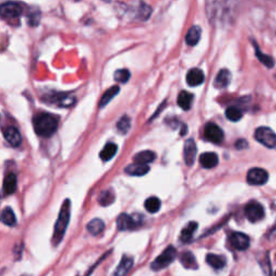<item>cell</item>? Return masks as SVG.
Here are the masks:
<instances>
[{
    "mask_svg": "<svg viewBox=\"0 0 276 276\" xmlns=\"http://www.w3.org/2000/svg\"><path fill=\"white\" fill-rule=\"evenodd\" d=\"M197 229H198L197 222H189L180 233V241L183 243H189L192 240L193 234L197 231Z\"/></svg>",
    "mask_w": 276,
    "mask_h": 276,
    "instance_id": "21",
    "label": "cell"
},
{
    "mask_svg": "<svg viewBox=\"0 0 276 276\" xmlns=\"http://www.w3.org/2000/svg\"><path fill=\"white\" fill-rule=\"evenodd\" d=\"M267 179H269V174L263 168L255 167L251 168L247 173V181L249 185L261 186L266 183Z\"/></svg>",
    "mask_w": 276,
    "mask_h": 276,
    "instance_id": "6",
    "label": "cell"
},
{
    "mask_svg": "<svg viewBox=\"0 0 276 276\" xmlns=\"http://www.w3.org/2000/svg\"><path fill=\"white\" fill-rule=\"evenodd\" d=\"M156 159V153L150 151V150H145L141 151L135 154L134 157V162L138 164H144V165H148L151 162L154 161Z\"/></svg>",
    "mask_w": 276,
    "mask_h": 276,
    "instance_id": "17",
    "label": "cell"
},
{
    "mask_svg": "<svg viewBox=\"0 0 276 276\" xmlns=\"http://www.w3.org/2000/svg\"><path fill=\"white\" fill-rule=\"evenodd\" d=\"M204 136L208 142L213 144H221L224 138L222 129L215 123H207L205 125Z\"/></svg>",
    "mask_w": 276,
    "mask_h": 276,
    "instance_id": "7",
    "label": "cell"
},
{
    "mask_svg": "<svg viewBox=\"0 0 276 276\" xmlns=\"http://www.w3.org/2000/svg\"><path fill=\"white\" fill-rule=\"evenodd\" d=\"M59 126V120L50 113L41 112L34 118L35 132L42 137L52 136Z\"/></svg>",
    "mask_w": 276,
    "mask_h": 276,
    "instance_id": "1",
    "label": "cell"
},
{
    "mask_svg": "<svg viewBox=\"0 0 276 276\" xmlns=\"http://www.w3.org/2000/svg\"><path fill=\"white\" fill-rule=\"evenodd\" d=\"M69 219H70V201L69 200H65L63 203L61 212L58 218V221L55 223V228H54V234H53V244L54 246L59 245L62 242L64 234L66 232L67 225L69 223Z\"/></svg>",
    "mask_w": 276,
    "mask_h": 276,
    "instance_id": "2",
    "label": "cell"
},
{
    "mask_svg": "<svg viewBox=\"0 0 276 276\" xmlns=\"http://www.w3.org/2000/svg\"><path fill=\"white\" fill-rule=\"evenodd\" d=\"M22 14V8L16 3H5L0 7V15L4 19H16Z\"/></svg>",
    "mask_w": 276,
    "mask_h": 276,
    "instance_id": "8",
    "label": "cell"
},
{
    "mask_svg": "<svg viewBox=\"0 0 276 276\" xmlns=\"http://www.w3.org/2000/svg\"><path fill=\"white\" fill-rule=\"evenodd\" d=\"M218 162L219 159L215 152H205L200 156V163L204 168H214L217 166Z\"/></svg>",
    "mask_w": 276,
    "mask_h": 276,
    "instance_id": "14",
    "label": "cell"
},
{
    "mask_svg": "<svg viewBox=\"0 0 276 276\" xmlns=\"http://www.w3.org/2000/svg\"><path fill=\"white\" fill-rule=\"evenodd\" d=\"M202 29L200 26H192L186 36V41L189 45H196L201 39Z\"/></svg>",
    "mask_w": 276,
    "mask_h": 276,
    "instance_id": "20",
    "label": "cell"
},
{
    "mask_svg": "<svg viewBox=\"0 0 276 276\" xmlns=\"http://www.w3.org/2000/svg\"><path fill=\"white\" fill-rule=\"evenodd\" d=\"M115 192L111 189L108 190H104L101 192V194L99 196V203L102 206H108L110 204H112L113 202H115Z\"/></svg>",
    "mask_w": 276,
    "mask_h": 276,
    "instance_id": "28",
    "label": "cell"
},
{
    "mask_svg": "<svg viewBox=\"0 0 276 276\" xmlns=\"http://www.w3.org/2000/svg\"><path fill=\"white\" fill-rule=\"evenodd\" d=\"M3 134L4 137L6 138V141L9 143L12 147L14 148L20 147V145L22 144V135L18 128L14 126H8L4 128Z\"/></svg>",
    "mask_w": 276,
    "mask_h": 276,
    "instance_id": "11",
    "label": "cell"
},
{
    "mask_svg": "<svg viewBox=\"0 0 276 276\" xmlns=\"http://www.w3.org/2000/svg\"><path fill=\"white\" fill-rule=\"evenodd\" d=\"M149 166L148 165H144V164H129L128 166L125 167V173L131 175V176H144L149 172Z\"/></svg>",
    "mask_w": 276,
    "mask_h": 276,
    "instance_id": "18",
    "label": "cell"
},
{
    "mask_svg": "<svg viewBox=\"0 0 276 276\" xmlns=\"http://www.w3.org/2000/svg\"><path fill=\"white\" fill-rule=\"evenodd\" d=\"M225 117L228 118L232 122H238L243 118V112L235 106H231L226 108L225 110Z\"/></svg>",
    "mask_w": 276,
    "mask_h": 276,
    "instance_id": "31",
    "label": "cell"
},
{
    "mask_svg": "<svg viewBox=\"0 0 276 276\" xmlns=\"http://www.w3.org/2000/svg\"><path fill=\"white\" fill-rule=\"evenodd\" d=\"M105 229V223L102 219H93L86 225V230L90 232L92 235H99L101 234Z\"/></svg>",
    "mask_w": 276,
    "mask_h": 276,
    "instance_id": "26",
    "label": "cell"
},
{
    "mask_svg": "<svg viewBox=\"0 0 276 276\" xmlns=\"http://www.w3.org/2000/svg\"><path fill=\"white\" fill-rule=\"evenodd\" d=\"M129 77H131V72H129L127 69H119L115 72V80L117 81V82L126 83Z\"/></svg>",
    "mask_w": 276,
    "mask_h": 276,
    "instance_id": "34",
    "label": "cell"
},
{
    "mask_svg": "<svg viewBox=\"0 0 276 276\" xmlns=\"http://www.w3.org/2000/svg\"><path fill=\"white\" fill-rule=\"evenodd\" d=\"M204 79H205L204 72H203V70H201L200 68L190 69L186 77L187 83H188L190 86H198L202 84L203 82H204Z\"/></svg>",
    "mask_w": 276,
    "mask_h": 276,
    "instance_id": "13",
    "label": "cell"
},
{
    "mask_svg": "<svg viewBox=\"0 0 276 276\" xmlns=\"http://www.w3.org/2000/svg\"><path fill=\"white\" fill-rule=\"evenodd\" d=\"M129 127H131V119H129L127 116L122 117L118 121L117 128L121 134H126L128 132Z\"/></svg>",
    "mask_w": 276,
    "mask_h": 276,
    "instance_id": "33",
    "label": "cell"
},
{
    "mask_svg": "<svg viewBox=\"0 0 276 276\" xmlns=\"http://www.w3.org/2000/svg\"><path fill=\"white\" fill-rule=\"evenodd\" d=\"M180 262L186 267V269H190V270L198 269V263L196 260V257H194L193 254L190 253V251H186V253H183L181 255Z\"/></svg>",
    "mask_w": 276,
    "mask_h": 276,
    "instance_id": "23",
    "label": "cell"
},
{
    "mask_svg": "<svg viewBox=\"0 0 276 276\" xmlns=\"http://www.w3.org/2000/svg\"><path fill=\"white\" fill-rule=\"evenodd\" d=\"M192 101H193V95L191 93L187 92V91H181L179 93V95H178L177 104L181 109L187 111L191 108Z\"/></svg>",
    "mask_w": 276,
    "mask_h": 276,
    "instance_id": "19",
    "label": "cell"
},
{
    "mask_svg": "<svg viewBox=\"0 0 276 276\" xmlns=\"http://www.w3.org/2000/svg\"><path fill=\"white\" fill-rule=\"evenodd\" d=\"M255 48H256V55H257V58L259 60H260V62L262 64H264L267 68H272L274 66V60L271 58V56L263 54L260 50H259V48L257 47V44H255Z\"/></svg>",
    "mask_w": 276,
    "mask_h": 276,
    "instance_id": "32",
    "label": "cell"
},
{
    "mask_svg": "<svg viewBox=\"0 0 276 276\" xmlns=\"http://www.w3.org/2000/svg\"><path fill=\"white\" fill-rule=\"evenodd\" d=\"M117 151H118V146L116 144L109 143L105 146L104 149L101 151L100 157L103 161H109L116 156Z\"/></svg>",
    "mask_w": 276,
    "mask_h": 276,
    "instance_id": "25",
    "label": "cell"
},
{
    "mask_svg": "<svg viewBox=\"0 0 276 276\" xmlns=\"http://www.w3.org/2000/svg\"><path fill=\"white\" fill-rule=\"evenodd\" d=\"M247 146H248V144H247V142L245 140H240V141H238L237 143H235V148L239 149V150L247 148Z\"/></svg>",
    "mask_w": 276,
    "mask_h": 276,
    "instance_id": "35",
    "label": "cell"
},
{
    "mask_svg": "<svg viewBox=\"0 0 276 276\" xmlns=\"http://www.w3.org/2000/svg\"><path fill=\"white\" fill-rule=\"evenodd\" d=\"M140 224L133 216H129L127 214H121L117 219V226L120 231L133 230Z\"/></svg>",
    "mask_w": 276,
    "mask_h": 276,
    "instance_id": "12",
    "label": "cell"
},
{
    "mask_svg": "<svg viewBox=\"0 0 276 276\" xmlns=\"http://www.w3.org/2000/svg\"><path fill=\"white\" fill-rule=\"evenodd\" d=\"M183 159L186 164L192 166L197 159V145L193 140H187L183 146Z\"/></svg>",
    "mask_w": 276,
    "mask_h": 276,
    "instance_id": "10",
    "label": "cell"
},
{
    "mask_svg": "<svg viewBox=\"0 0 276 276\" xmlns=\"http://www.w3.org/2000/svg\"><path fill=\"white\" fill-rule=\"evenodd\" d=\"M16 185H18V179L14 174L7 175L4 180V193L5 194H12L16 190Z\"/></svg>",
    "mask_w": 276,
    "mask_h": 276,
    "instance_id": "22",
    "label": "cell"
},
{
    "mask_svg": "<svg viewBox=\"0 0 276 276\" xmlns=\"http://www.w3.org/2000/svg\"><path fill=\"white\" fill-rule=\"evenodd\" d=\"M255 138L266 148L273 149L276 147V134L270 127H258L255 132Z\"/></svg>",
    "mask_w": 276,
    "mask_h": 276,
    "instance_id": "4",
    "label": "cell"
},
{
    "mask_svg": "<svg viewBox=\"0 0 276 276\" xmlns=\"http://www.w3.org/2000/svg\"><path fill=\"white\" fill-rule=\"evenodd\" d=\"M206 262L216 270H220L225 265V258L219 255L208 254L206 256Z\"/></svg>",
    "mask_w": 276,
    "mask_h": 276,
    "instance_id": "24",
    "label": "cell"
},
{
    "mask_svg": "<svg viewBox=\"0 0 276 276\" xmlns=\"http://www.w3.org/2000/svg\"><path fill=\"white\" fill-rule=\"evenodd\" d=\"M133 263H134V260L132 257L123 256V258L121 259V261L116 269L115 276H125L129 272V270L132 269Z\"/></svg>",
    "mask_w": 276,
    "mask_h": 276,
    "instance_id": "15",
    "label": "cell"
},
{
    "mask_svg": "<svg viewBox=\"0 0 276 276\" xmlns=\"http://www.w3.org/2000/svg\"><path fill=\"white\" fill-rule=\"evenodd\" d=\"M177 255V251L173 246H168L163 253H162L156 260H154L151 264L152 270L154 271H159L164 269V267L168 266L170 263H172Z\"/></svg>",
    "mask_w": 276,
    "mask_h": 276,
    "instance_id": "3",
    "label": "cell"
},
{
    "mask_svg": "<svg viewBox=\"0 0 276 276\" xmlns=\"http://www.w3.org/2000/svg\"><path fill=\"white\" fill-rule=\"evenodd\" d=\"M231 72L228 69H221L218 72V75L215 79V86L218 88H224L228 86L231 82Z\"/></svg>",
    "mask_w": 276,
    "mask_h": 276,
    "instance_id": "16",
    "label": "cell"
},
{
    "mask_svg": "<svg viewBox=\"0 0 276 276\" xmlns=\"http://www.w3.org/2000/svg\"><path fill=\"white\" fill-rule=\"evenodd\" d=\"M246 218L250 222H258L264 217V208L257 201H250L245 207Z\"/></svg>",
    "mask_w": 276,
    "mask_h": 276,
    "instance_id": "5",
    "label": "cell"
},
{
    "mask_svg": "<svg viewBox=\"0 0 276 276\" xmlns=\"http://www.w3.org/2000/svg\"><path fill=\"white\" fill-rule=\"evenodd\" d=\"M120 92V87L115 85V86H111L110 88H108V90L105 92L102 96V99L100 101V107L103 108L105 106H107V105L109 104V102L115 97L118 93Z\"/></svg>",
    "mask_w": 276,
    "mask_h": 276,
    "instance_id": "27",
    "label": "cell"
},
{
    "mask_svg": "<svg viewBox=\"0 0 276 276\" xmlns=\"http://www.w3.org/2000/svg\"><path fill=\"white\" fill-rule=\"evenodd\" d=\"M2 221L9 226H14L16 224V218L15 214L10 207H6L3 209L2 213Z\"/></svg>",
    "mask_w": 276,
    "mask_h": 276,
    "instance_id": "29",
    "label": "cell"
},
{
    "mask_svg": "<svg viewBox=\"0 0 276 276\" xmlns=\"http://www.w3.org/2000/svg\"><path fill=\"white\" fill-rule=\"evenodd\" d=\"M145 208L150 214H156L161 208V201L157 197H150L145 202Z\"/></svg>",
    "mask_w": 276,
    "mask_h": 276,
    "instance_id": "30",
    "label": "cell"
},
{
    "mask_svg": "<svg viewBox=\"0 0 276 276\" xmlns=\"http://www.w3.org/2000/svg\"><path fill=\"white\" fill-rule=\"evenodd\" d=\"M275 276H276V273H275Z\"/></svg>",
    "mask_w": 276,
    "mask_h": 276,
    "instance_id": "36",
    "label": "cell"
},
{
    "mask_svg": "<svg viewBox=\"0 0 276 276\" xmlns=\"http://www.w3.org/2000/svg\"><path fill=\"white\" fill-rule=\"evenodd\" d=\"M230 244L232 245L233 248L238 249V250H245L249 247V238L246 234L241 233V232H233L230 238Z\"/></svg>",
    "mask_w": 276,
    "mask_h": 276,
    "instance_id": "9",
    "label": "cell"
}]
</instances>
